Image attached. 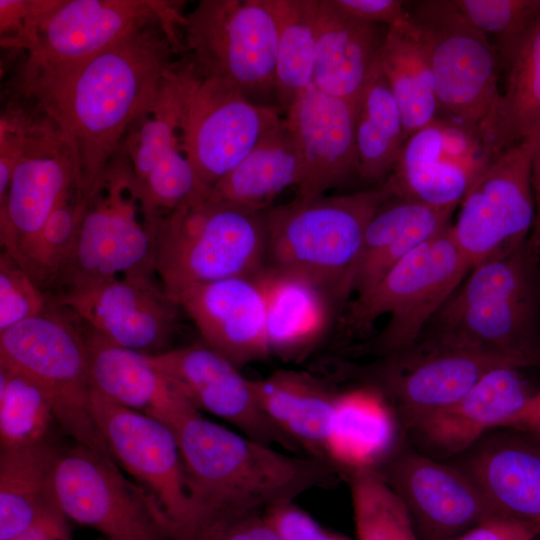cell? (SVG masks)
<instances>
[{
    "label": "cell",
    "instance_id": "603a6c76",
    "mask_svg": "<svg viewBox=\"0 0 540 540\" xmlns=\"http://www.w3.org/2000/svg\"><path fill=\"white\" fill-rule=\"evenodd\" d=\"M259 274L203 283L173 299L194 322L203 342L239 369L270 355Z\"/></svg>",
    "mask_w": 540,
    "mask_h": 540
},
{
    "label": "cell",
    "instance_id": "7c38bea8",
    "mask_svg": "<svg viewBox=\"0 0 540 540\" xmlns=\"http://www.w3.org/2000/svg\"><path fill=\"white\" fill-rule=\"evenodd\" d=\"M56 507L114 540H169L152 498L125 479L113 458L75 443L60 449L52 475Z\"/></svg>",
    "mask_w": 540,
    "mask_h": 540
},
{
    "label": "cell",
    "instance_id": "7a4b0ae2",
    "mask_svg": "<svg viewBox=\"0 0 540 540\" xmlns=\"http://www.w3.org/2000/svg\"><path fill=\"white\" fill-rule=\"evenodd\" d=\"M173 431L195 510L191 526L208 517L263 513L337 479L330 464L288 454L200 413Z\"/></svg>",
    "mask_w": 540,
    "mask_h": 540
},
{
    "label": "cell",
    "instance_id": "f1b7e54d",
    "mask_svg": "<svg viewBox=\"0 0 540 540\" xmlns=\"http://www.w3.org/2000/svg\"><path fill=\"white\" fill-rule=\"evenodd\" d=\"M259 277L265 293L270 355L301 358L328 332L336 300L299 274L265 267Z\"/></svg>",
    "mask_w": 540,
    "mask_h": 540
},
{
    "label": "cell",
    "instance_id": "4dcf8cb0",
    "mask_svg": "<svg viewBox=\"0 0 540 540\" xmlns=\"http://www.w3.org/2000/svg\"><path fill=\"white\" fill-rule=\"evenodd\" d=\"M397 435L394 409L375 386L338 393L327 440V462L349 474L377 469L392 454Z\"/></svg>",
    "mask_w": 540,
    "mask_h": 540
},
{
    "label": "cell",
    "instance_id": "74e56055",
    "mask_svg": "<svg viewBox=\"0 0 540 540\" xmlns=\"http://www.w3.org/2000/svg\"><path fill=\"white\" fill-rule=\"evenodd\" d=\"M86 203L87 196L76 184L60 199L18 262L51 297L74 252Z\"/></svg>",
    "mask_w": 540,
    "mask_h": 540
},
{
    "label": "cell",
    "instance_id": "7dc6e473",
    "mask_svg": "<svg viewBox=\"0 0 540 540\" xmlns=\"http://www.w3.org/2000/svg\"><path fill=\"white\" fill-rule=\"evenodd\" d=\"M346 14L366 23L392 27L404 22L409 13L401 0H333Z\"/></svg>",
    "mask_w": 540,
    "mask_h": 540
},
{
    "label": "cell",
    "instance_id": "d6986e66",
    "mask_svg": "<svg viewBox=\"0 0 540 540\" xmlns=\"http://www.w3.org/2000/svg\"><path fill=\"white\" fill-rule=\"evenodd\" d=\"M394 455L382 475L406 507L420 540H456L499 515L459 466L417 451Z\"/></svg>",
    "mask_w": 540,
    "mask_h": 540
},
{
    "label": "cell",
    "instance_id": "44dd1931",
    "mask_svg": "<svg viewBox=\"0 0 540 540\" xmlns=\"http://www.w3.org/2000/svg\"><path fill=\"white\" fill-rule=\"evenodd\" d=\"M150 363L166 375L200 412L206 411L242 434L291 452L299 449L261 410L251 385L240 369L204 342L147 354Z\"/></svg>",
    "mask_w": 540,
    "mask_h": 540
},
{
    "label": "cell",
    "instance_id": "d6a6232c",
    "mask_svg": "<svg viewBox=\"0 0 540 540\" xmlns=\"http://www.w3.org/2000/svg\"><path fill=\"white\" fill-rule=\"evenodd\" d=\"M60 449L49 440L0 449V540H11L56 507L52 475Z\"/></svg>",
    "mask_w": 540,
    "mask_h": 540
},
{
    "label": "cell",
    "instance_id": "8fae6325",
    "mask_svg": "<svg viewBox=\"0 0 540 540\" xmlns=\"http://www.w3.org/2000/svg\"><path fill=\"white\" fill-rule=\"evenodd\" d=\"M407 2L428 51L439 116L477 130L500 96L495 48L453 0Z\"/></svg>",
    "mask_w": 540,
    "mask_h": 540
},
{
    "label": "cell",
    "instance_id": "8992f818",
    "mask_svg": "<svg viewBox=\"0 0 540 540\" xmlns=\"http://www.w3.org/2000/svg\"><path fill=\"white\" fill-rule=\"evenodd\" d=\"M0 364L38 383L56 423L76 443L112 457L91 411L88 352L80 320L52 299L42 313L0 331Z\"/></svg>",
    "mask_w": 540,
    "mask_h": 540
},
{
    "label": "cell",
    "instance_id": "e0dca14e",
    "mask_svg": "<svg viewBox=\"0 0 540 540\" xmlns=\"http://www.w3.org/2000/svg\"><path fill=\"white\" fill-rule=\"evenodd\" d=\"M91 411L114 461L160 509L170 540L195 517L174 431L165 423L115 404L92 390Z\"/></svg>",
    "mask_w": 540,
    "mask_h": 540
},
{
    "label": "cell",
    "instance_id": "db71d44e",
    "mask_svg": "<svg viewBox=\"0 0 540 540\" xmlns=\"http://www.w3.org/2000/svg\"><path fill=\"white\" fill-rule=\"evenodd\" d=\"M101 540H114V539H110V538H105V539H101Z\"/></svg>",
    "mask_w": 540,
    "mask_h": 540
},
{
    "label": "cell",
    "instance_id": "30bf717a",
    "mask_svg": "<svg viewBox=\"0 0 540 540\" xmlns=\"http://www.w3.org/2000/svg\"><path fill=\"white\" fill-rule=\"evenodd\" d=\"M181 37L201 75L229 81L251 100L275 96L278 23L269 0H201L185 14Z\"/></svg>",
    "mask_w": 540,
    "mask_h": 540
},
{
    "label": "cell",
    "instance_id": "b9f144b4",
    "mask_svg": "<svg viewBox=\"0 0 540 540\" xmlns=\"http://www.w3.org/2000/svg\"><path fill=\"white\" fill-rule=\"evenodd\" d=\"M461 14L495 48L501 72L540 23V0H453Z\"/></svg>",
    "mask_w": 540,
    "mask_h": 540
},
{
    "label": "cell",
    "instance_id": "60d3db41",
    "mask_svg": "<svg viewBox=\"0 0 540 540\" xmlns=\"http://www.w3.org/2000/svg\"><path fill=\"white\" fill-rule=\"evenodd\" d=\"M174 64L154 104L131 125L121 145L130 160L136 183L142 181L165 155L181 148Z\"/></svg>",
    "mask_w": 540,
    "mask_h": 540
},
{
    "label": "cell",
    "instance_id": "484cf974",
    "mask_svg": "<svg viewBox=\"0 0 540 540\" xmlns=\"http://www.w3.org/2000/svg\"><path fill=\"white\" fill-rule=\"evenodd\" d=\"M513 431L484 436L456 465L499 515L540 526V444Z\"/></svg>",
    "mask_w": 540,
    "mask_h": 540
},
{
    "label": "cell",
    "instance_id": "f35d334b",
    "mask_svg": "<svg viewBox=\"0 0 540 540\" xmlns=\"http://www.w3.org/2000/svg\"><path fill=\"white\" fill-rule=\"evenodd\" d=\"M56 422L45 390L31 378L0 364V449L40 443Z\"/></svg>",
    "mask_w": 540,
    "mask_h": 540
},
{
    "label": "cell",
    "instance_id": "5bb4252c",
    "mask_svg": "<svg viewBox=\"0 0 540 540\" xmlns=\"http://www.w3.org/2000/svg\"><path fill=\"white\" fill-rule=\"evenodd\" d=\"M539 132L493 159L459 204L451 231L472 268L528 241L536 216L532 161Z\"/></svg>",
    "mask_w": 540,
    "mask_h": 540
},
{
    "label": "cell",
    "instance_id": "e575fe53",
    "mask_svg": "<svg viewBox=\"0 0 540 540\" xmlns=\"http://www.w3.org/2000/svg\"><path fill=\"white\" fill-rule=\"evenodd\" d=\"M379 66L400 109L407 138L438 118L428 51L410 15L389 27Z\"/></svg>",
    "mask_w": 540,
    "mask_h": 540
},
{
    "label": "cell",
    "instance_id": "3957f363",
    "mask_svg": "<svg viewBox=\"0 0 540 540\" xmlns=\"http://www.w3.org/2000/svg\"><path fill=\"white\" fill-rule=\"evenodd\" d=\"M208 191L186 200L152 228L154 272L172 299L191 287L255 275L266 266V210L218 201Z\"/></svg>",
    "mask_w": 540,
    "mask_h": 540
},
{
    "label": "cell",
    "instance_id": "d590c367",
    "mask_svg": "<svg viewBox=\"0 0 540 540\" xmlns=\"http://www.w3.org/2000/svg\"><path fill=\"white\" fill-rule=\"evenodd\" d=\"M406 140L400 109L378 61L355 116L359 180L370 187L384 183Z\"/></svg>",
    "mask_w": 540,
    "mask_h": 540
},
{
    "label": "cell",
    "instance_id": "cb8c5ba5",
    "mask_svg": "<svg viewBox=\"0 0 540 540\" xmlns=\"http://www.w3.org/2000/svg\"><path fill=\"white\" fill-rule=\"evenodd\" d=\"M520 371L515 367L490 371L463 397L407 429L429 454L463 455L488 431L503 428L533 394Z\"/></svg>",
    "mask_w": 540,
    "mask_h": 540
},
{
    "label": "cell",
    "instance_id": "ffe728a7",
    "mask_svg": "<svg viewBox=\"0 0 540 540\" xmlns=\"http://www.w3.org/2000/svg\"><path fill=\"white\" fill-rule=\"evenodd\" d=\"M491 161L477 130L438 117L407 138L385 184L392 194L455 211Z\"/></svg>",
    "mask_w": 540,
    "mask_h": 540
},
{
    "label": "cell",
    "instance_id": "f6af8a7d",
    "mask_svg": "<svg viewBox=\"0 0 540 540\" xmlns=\"http://www.w3.org/2000/svg\"><path fill=\"white\" fill-rule=\"evenodd\" d=\"M57 0H0L1 46L25 52L44 16Z\"/></svg>",
    "mask_w": 540,
    "mask_h": 540
},
{
    "label": "cell",
    "instance_id": "d4e9b609",
    "mask_svg": "<svg viewBox=\"0 0 540 540\" xmlns=\"http://www.w3.org/2000/svg\"><path fill=\"white\" fill-rule=\"evenodd\" d=\"M81 322V321H80ZM92 390L172 430L200 413L147 354L116 345L82 323Z\"/></svg>",
    "mask_w": 540,
    "mask_h": 540
},
{
    "label": "cell",
    "instance_id": "ee69618b",
    "mask_svg": "<svg viewBox=\"0 0 540 540\" xmlns=\"http://www.w3.org/2000/svg\"><path fill=\"white\" fill-rule=\"evenodd\" d=\"M177 540H283L263 513L214 516L198 520Z\"/></svg>",
    "mask_w": 540,
    "mask_h": 540
},
{
    "label": "cell",
    "instance_id": "52a82bcc",
    "mask_svg": "<svg viewBox=\"0 0 540 540\" xmlns=\"http://www.w3.org/2000/svg\"><path fill=\"white\" fill-rule=\"evenodd\" d=\"M451 224L409 252L352 303L348 321L357 330L389 317L382 332L362 351L386 357L410 347L472 269Z\"/></svg>",
    "mask_w": 540,
    "mask_h": 540
},
{
    "label": "cell",
    "instance_id": "83f0119b",
    "mask_svg": "<svg viewBox=\"0 0 540 540\" xmlns=\"http://www.w3.org/2000/svg\"><path fill=\"white\" fill-rule=\"evenodd\" d=\"M453 212L391 194L368 222L349 295H365L404 256L450 225Z\"/></svg>",
    "mask_w": 540,
    "mask_h": 540
},
{
    "label": "cell",
    "instance_id": "4fadbf2b",
    "mask_svg": "<svg viewBox=\"0 0 540 540\" xmlns=\"http://www.w3.org/2000/svg\"><path fill=\"white\" fill-rule=\"evenodd\" d=\"M22 134L4 202L0 203L2 251L19 262L80 170L68 139L33 102L20 99Z\"/></svg>",
    "mask_w": 540,
    "mask_h": 540
},
{
    "label": "cell",
    "instance_id": "9a60e30c",
    "mask_svg": "<svg viewBox=\"0 0 540 540\" xmlns=\"http://www.w3.org/2000/svg\"><path fill=\"white\" fill-rule=\"evenodd\" d=\"M499 367L524 368L512 357L426 333L410 347L385 357L376 367L375 387L408 428L463 397Z\"/></svg>",
    "mask_w": 540,
    "mask_h": 540
},
{
    "label": "cell",
    "instance_id": "bcb514c9",
    "mask_svg": "<svg viewBox=\"0 0 540 540\" xmlns=\"http://www.w3.org/2000/svg\"><path fill=\"white\" fill-rule=\"evenodd\" d=\"M263 516L283 540H352L322 526L294 501L274 505Z\"/></svg>",
    "mask_w": 540,
    "mask_h": 540
},
{
    "label": "cell",
    "instance_id": "6da1fadb",
    "mask_svg": "<svg viewBox=\"0 0 540 540\" xmlns=\"http://www.w3.org/2000/svg\"><path fill=\"white\" fill-rule=\"evenodd\" d=\"M178 43L175 31L156 22L76 64L16 74L14 95L36 104L68 139L86 196L154 104Z\"/></svg>",
    "mask_w": 540,
    "mask_h": 540
},
{
    "label": "cell",
    "instance_id": "5b68a950",
    "mask_svg": "<svg viewBox=\"0 0 540 540\" xmlns=\"http://www.w3.org/2000/svg\"><path fill=\"white\" fill-rule=\"evenodd\" d=\"M392 194L384 183L357 192L298 198L265 211L267 268L302 275L341 302L369 220Z\"/></svg>",
    "mask_w": 540,
    "mask_h": 540
},
{
    "label": "cell",
    "instance_id": "2e32d148",
    "mask_svg": "<svg viewBox=\"0 0 540 540\" xmlns=\"http://www.w3.org/2000/svg\"><path fill=\"white\" fill-rule=\"evenodd\" d=\"M180 1L57 0L25 50L17 73H37L81 62L156 22L179 33Z\"/></svg>",
    "mask_w": 540,
    "mask_h": 540
},
{
    "label": "cell",
    "instance_id": "ba28073f",
    "mask_svg": "<svg viewBox=\"0 0 540 540\" xmlns=\"http://www.w3.org/2000/svg\"><path fill=\"white\" fill-rule=\"evenodd\" d=\"M182 152L211 189L283 119L274 105L251 100L229 81L201 75L186 57L175 62Z\"/></svg>",
    "mask_w": 540,
    "mask_h": 540
},
{
    "label": "cell",
    "instance_id": "681fc988",
    "mask_svg": "<svg viewBox=\"0 0 540 540\" xmlns=\"http://www.w3.org/2000/svg\"><path fill=\"white\" fill-rule=\"evenodd\" d=\"M66 517L54 507L11 540H73Z\"/></svg>",
    "mask_w": 540,
    "mask_h": 540
},
{
    "label": "cell",
    "instance_id": "1f68e13d",
    "mask_svg": "<svg viewBox=\"0 0 540 540\" xmlns=\"http://www.w3.org/2000/svg\"><path fill=\"white\" fill-rule=\"evenodd\" d=\"M300 177L297 147L283 117L208 194L218 201L265 211L281 192L297 187Z\"/></svg>",
    "mask_w": 540,
    "mask_h": 540
},
{
    "label": "cell",
    "instance_id": "9c48e42d",
    "mask_svg": "<svg viewBox=\"0 0 540 540\" xmlns=\"http://www.w3.org/2000/svg\"><path fill=\"white\" fill-rule=\"evenodd\" d=\"M154 273L152 234L120 147L87 196L76 246L53 297L123 274Z\"/></svg>",
    "mask_w": 540,
    "mask_h": 540
},
{
    "label": "cell",
    "instance_id": "7bdbcfd3",
    "mask_svg": "<svg viewBox=\"0 0 540 540\" xmlns=\"http://www.w3.org/2000/svg\"><path fill=\"white\" fill-rule=\"evenodd\" d=\"M52 297L9 254H0V331L46 310Z\"/></svg>",
    "mask_w": 540,
    "mask_h": 540
},
{
    "label": "cell",
    "instance_id": "4316f807",
    "mask_svg": "<svg viewBox=\"0 0 540 540\" xmlns=\"http://www.w3.org/2000/svg\"><path fill=\"white\" fill-rule=\"evenodd\" d=\"M388 29L346 14L333 0H317L312 85L357 106L379 61Z\"/></svg>",
    "mask_w": 540,
    "mask_h": 540
},
{
    "label": "cell",
    "instance_id": "c3c4849f",
    "mask_svg": "<svg viewBox=\"0 0 540 540\" xmlns=\"http://www.w3.org/2000/svg\"><path fill=\"white\" fill-rule=\"evenodd\" d=\"M539 536V525L496 515L469 529L456 540H536Z\"/></svg>",
    "mask_w": 540,
    "mask_h": 540
},
{
    "label": "cell",
    "instance_id": "7402d4cb",
    "mask_svg": "<svg viewBox=\"0 0 540 540\" xmlns=\"http://www.w3.org/2000/svg\"><path fill=\"white\" fill-rule=\"evenodd\" d=\"M356 110L357 106L311 85L285 112L301 165L298 198L324 195L332 188L359 179Z\"/></svg>",
    "mask_w": 540,
    "mask_h": 540
},
{
    "label": "cell",
    "instance_id": "816d5d0a",
    "mask_svg": "<svg viewBox=\"0 0 540 540\" xmlns=\"http://www.w3.org/2000/svg\"><path fill=\"white\" fill-rule=\"evenodd\" d=\"M532 187L535 199L536 216L527 246L536 258L540 255V132L532 161Z\"/></svg>",
    "mask_w": 540,
    "mask_h": 540
},
{
    "label": "cell",
    "instance_id": "f907efd6",
    "mask_svg": "<svg viewBox=\"0 0 540 540\" xmlns=\"http://www.w3.org/2000/svg\"><path fill=\"white\" fill-rule=\"evenodd\" d=\"M503 428L524 433H540V390L533 392Z\"/></svg>",
    "mask_w": 540,
    "mask_h": 540
},
{
    "label": "cell",
    "instance_id": "277c9868",
    "mask_svg": "<svg viewBox=\"0 0 540 540\" xmlns=\"http://www.w3.org/2000/svg\"><path fill=\"white\" fill-rule=\"evenodd\" d=\"M537 261L525 243L477 264L432 319L429 333L512 357L524 368L540 367Z\"/></svg>",
    "mask_w": 540,
    "mask_h": 540
},
{
    "label": "cell",
    "instance_id": "8d00e7d4",
    "mask_svg": "<svg viewBox=\"0 0 540 540\" xmlns=\"http://www.w3.org/2000/svg\"><path fill=\"white\" fill-rule=\"evenodd\" d=\"M278 23L275 98L285 114L312 85L316 50L317 0H269Z\"/></svg>",
    "mask_w": 540,
    "mask_h": 540
},
{
    "label": "cell",
    "instance_id": "ac0fdd59",
    "mask_svg": "<svg viewBox=\"0 0 540 540\" xmlns=\"http://www.w3.org/2000/svg\"><path fill=\"white\" fill-rule=\"evenodd\" d=\"M154 276L118 275L62 292L53 300L110 342L158 354L167 350L180 307Z\"/></svg>",
    "mask_w": 540,
    "mask_h": 540
},
{
    "label": "cell",
    "instance_id": "f546056e",
    "mask_svg": "<svg viewBox=\"0 0 540 540\" xmlns=\"http://www.w3.org/2000/svg\"><path fill=\"white\" fill-rule=\"evenodd\" d=\"M259 406L267 419L299 451L327 462L326 440L337 394L313 375L278 369L251 380Z\"/></svg>",
    "mask_w": 540,
    "mask_h": 540
},
{
    "label": "cell",
    "instance_id": "836d02e7",
    "mask_svg": "<svg viewBox=\"0 0 540 540\" xmlns=\"http://www.w3.org/2000/svg\"><path fill=\"white\" fill-rule=\"evenodd\" d=\"M540 129V23L506 73L504 92L478 126L490 159Z\"/></svg>",
    "mask_w": 540,
    "mask_h": 540
},
{
    "label": "cell",
    "instance_id": "ab89813d",
    "mask_svg": "<svg viewBox=\"0 0 540 540\" xmlns=\"http://www.w3.org/2000/svg\"><path fill=\"white\" fill-rule=\"evenodd\" d=\"M356 540H420L403 502L378 469L350 473Z\"/></svg>",
    "mask_w": 540,
    "mask_h": 540
},
{
    "label": "cell",
    "instance_id": "f5cc1de1",
    "mask_svg": "<svg viewBox=\"0 0 540 540\" xmlns=\"http://www.w3.org/2000/svg\"><path fill=\"white\" fill-rule=\"evenodd\" d=\"M524 433V432H523ZM540 444V433H525Z\"/></svg>",
    "mask_w": 540,
    "mask_h": 540
}]
</instances>
